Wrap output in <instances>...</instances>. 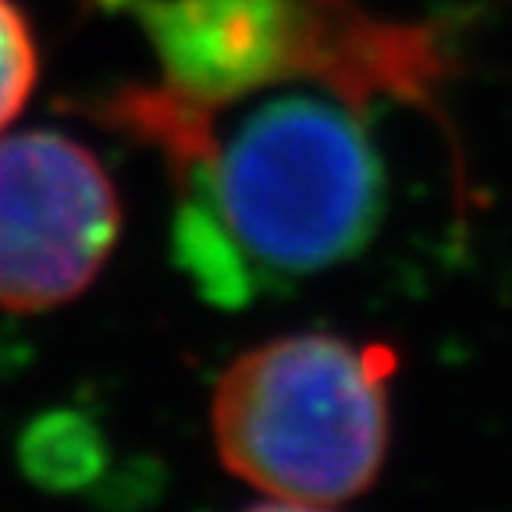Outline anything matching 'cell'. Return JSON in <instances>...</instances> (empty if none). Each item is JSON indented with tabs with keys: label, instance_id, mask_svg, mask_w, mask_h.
Returning a JSON list of instances; mask_svg holds the SVG:
<instances>
[{
	"label": "cell",
	"instance_id": "1",
	"mask_svg": "<svg viewBox=\"0 0 512 512\" xmlns=\"http://www.w3.org/2000/svg\"><path fill=\"white\" fill-rule=\"evenodd\" d=\"M306 89H267L228 125L192 118L160 153L178 185L175 260L221 306L335 271L384 217L367 107Z\"/></svg>",
	"mask_w": 512,
	"mask_h": 512
},
{
	"label": "cell",
	"instance_id": "2",
	"mask_svg": "<svg viewBox=\"0 0 512 512\" xmlns=\"http://www.w3.org/2000/svg\"><path fill=\"white\" fill-rule=\"evenodd\" d=\"M157 57L146 86L178 111L214 118L249 96L317 86L370 107H427L452 64L431 25L388 22L356 0H125Z\"/></svg>",
	"mask_w": 512,
	"mask_h": 512
},
{
	"label": "cell",
	"instance_id": "3",
	"mask_svg": "<svg viewBox=\"0 0 512 512\" xmlns=\"http://www.w3.org/2000/svg\"><path fill=\"white\" fill-rule=\"evenodd\" d=\"M392 367L377 345L320 331L242 352L210 402L224 470L288 502L335 505L363 495L388 456Z\"/></svg>",
	"mask_w": 512,
	"mask_h": 512
},
{
	"label": "cell",
	"instance_id": "4",
	"mask_svg": "<svg viewBox=\"0 0 512 512\" xmlns=\"http://www.w3.org/2000/svg\"><path fill=\"white\" fill-rule=\"evenodd\" d=\"M121 200L79 139L0 132V310L43 313L79 299L111 260Z\"/></svg>",
	"mask_w": 512,
	"mask_h": 512
},
{
	"label": "cell",
	"instance_id": "5",
	"mask_svg": "<svg viewBox=\"0 0 512 512\" xmlns=\"http://www.w3.org/2000/svg\"><path fill=\"white\" fill-rule=\"evenodd\" d=\"M40 82V47L25 11L0 0V132H8L25 111Z\"/></svg>",
	"mask_w": 512,
	"mask_h": 512
},
{
	"label": "cell",
	"instance_id": "6",
	"mask_svg": "<svg viewBox=\"0 0 512 512\" xmlns=\"http://www.w3.org/2000/svg\"><path fill=\"white\" fill-rule=\"evenodd\" d=\"M246 512H328V509L310 502H288V498H267L260 505H249Z\"/></svg>",
	"mask_w": 512,
	"mask_h": 512
}]
</instances>
